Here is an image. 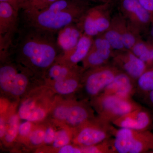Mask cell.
Returning <instances> with one entry per match:
<instances>
[{
	"label": "cell",
	"instance_id": "cell-1",
	"mask_svg": "<svg viewBox=\"0 0 153 153\" xmlns=\"http://www.w3.org/2000/svg\"><path fill=\"white\" fill-rule=\"evenodd\" d=\"M56 33L25 26L20 34L16 48V61L44 79L46 71L62 53Z\"/></svg>",
	"mask_w": 153,
	"mask_h": 153
},
{
	"label": "cell",
	"instance_id": "cell-2",
	"mask_svg": "<svg viewBox=\"0 0 153 153\" xmlns=\"http://www.w3.org/2000/svg\"><path fill=\"white\" fill-rule=\"evenodd\" d=\"M91 4L80 0H57L46 8L23 12L26 26L56 33L63 27L76 24Z\"/></svg>",
	"mask_w": 153,
	"mask_h": 153
},
{
	"label": "cell",
	"instance_id": "cell-3",
	"mask_svg": "<svg viewBox=\"0 0 153 153\" xmlns=\"http://www.w3.org/2000/svg\"><path fill=\"white\" fill-rule=\"evenodd\" d=\"M39 79L41 78L17 62L9 60L1 63L0 87L2 92L6 95L21 97L29 90L33 81Z\"/></svg>",
	"mask_w": 153,
	"mask_h": 153
},
{
	"label": "cell",
	"instance_id": "cell-4",
	"mask_svg": "<svg viewBox=\"0 0 153 153\" xmlns=\"http://www.w3.org/2000/svg\"><path fill=\"white\" fill-rule=\"evenodd\" d=\"M112 1L89 7L76 23L83 34L94 38L102 35L110 26Z\"/></svg>",
	"mask_w": 153,
	"mask_h": 153
},
{
	"label": "cell",
	"instance_id": "cell-5",
	"mask_svg": "<svg viewBox=\"0 0 153 153\" xmlns=\"http://www.w3.org/2000/svg\"><path fill=\"white\" fill-rule=\"evenodd\" d=\"M121 71L112 63L89 68L82 73L81 85L88 95L95 97L102 92Z\"/></svg>",
	"mask_w": 153,
	"mask_h": 153
},
{
	"label": "cell",
	"instance_id": "cell-6",
	"mask_svg": "<svg viewBox=\"0 0 153 153\" xmlns=\"http://www.w3.org/2000/svg\"><path fill=\"white\" fill-rule=\"evenodd\" d=\"M93 103L100 117L108 122H113L124 115L140 107L130 98L103 94L95 97Z\"/></svg>",
	"mask_w": 153,
	"mask_h": 153
},
{
	"label": "cell",
	"instance_id": "cell-7",
	"mask_svg": "<svg viewBox=\"0 0 153 153\" xmlns=\"http://www.w3.org/2000/svg\"><path fill=\"white\" fill-rule=\"evenodd\" d=\"M52 117L56 121L68 126L76 128L92 120V111L86 104L79 102H71L55 105L52 108Z\"/></svg>",
	"mask_w": 153,
	"mask_h": 153
},
{
	"label": "cell",
	"instance_id": "cell-8",
	"mask_svg": "<svg viewBox=\"0 0 153 153\" xmlns=\"http://www.w3.org/2000/svg\"><path fill=\"white\" fill-rule=\"evenodd\" d=\"M92 119L76 128L74 134V143L79 147H87L98 144L109 137L110 128L108 122L100 117Z\"/></svg>",
	"mask_w": 153,
	"mask_h": 153
},
{
	"label": "cell",
	"instance_id": "cell-9",
	"mask_svg": "<svg viewBox=\"0 0 153 153\" xmlns=\"http://www.w3.org/2000/svg\"><path fill=\"white\" fill-rule=\"evenodd\" d=\"M120 13L131 27L141 35L149 32L153 16L140 4L138 0H118Z\"/></svg>",
	"mask_w": 153,
	"mask_h": 153
},
{
	"label": "cell",
	"instance_id": "cell-10",
	"mask_svg": "<svg viewBox=\"0 0 153 153\" xmlns=\"http://www.w3.org/2000/svg\"><path fill=\"white\" fill-rule=\"evenodd\" d=\"M36 91L25 98L19 106L18 115L21 119L31 122L43 120L52 108L51 97L43 93V91Z\"/></svg>",
	"mask_w": 153,
	"mask_h": 153
},
{
	"label": "cell",
	"instance_id": "cell-11",
	"mask_svg": "<svg viewBox=\"0 0 153 153\" xmlns=\"http://www.w3.org/2000/svg\"><path fill=\"white\" fill-rule=\"evenodd\" d=\"M114 51L103 36H97L94 38L90 51L82 61V68L85 70L105 65L112 58Z\"/></svg>",
	"mask_w": 153,
	"mask_h": 153
},
{
	"label": "cell",
	"instance_id": "cell-12",
	"mask_svg": "<svg viewBox=\"0 0 153 153\" xmlns=\"http://www.w3.org/2000/svg\"><path fill=\"white\" fill-rule=\"evenodd\" d=\"M111 59L114 65L132 79H138L147 67L146 63L129 49L114 51Z\"/></svg>",
	"mask_w": 153,
	"mask_h": 153
},
{
	"label": "cell",
	"instance_id": "cell-13",
	"mask_svg": "<svg viewBox=\"0 0 153 153\" xmlns=\"http://www.w3.org/2000/svg\"><path fill=\"white\" fill-rule=\"evenodd\" d=\"M149 114L141 107L122 116L113 122L120 128L137 131L147 130L152 123Z\"/></svg>",
	"mask_w": 153,
	"mask_h": 153
},
{
	"label": "cell",
	"instance_id": "cell-14",
	"mask_svg": "<svg viewBox=\"0 0 153 153\" xmlns=\"http://www.w3.org/2000/svg\"><path fill=\"white\" fill-rule=\"evenodd\" d=\"M19 11L5 2H0V36L13 38L18 30Z\"/></svg>",
	"mask_w": 153,
	"mask_h": 153
},
{
	"label": "cell",
	"instance_id": "cell-15",
	"mask_svg": "<svg viewBox=\"0 0 153 153\" xmlns=\"http://www.w3.org/2000/svg\"><path fill=\"white\" fill-rule=\"evenodd\" d=\"M93 39L94 38L83 33L77 44L72 50L61 53L57 58L71 66H77L87 56L91 48Z\"/></svg>",
	"mask_w": 153,
	"mask_h": 153
},
{
	"label": "cell",
	"instance_id": "cell-16",
	"mask_svg": "<svg viewBox=\"0 0 153 153\" xmlns=\"http://www.w3.org/2000/svg\"><path fill=\"white\" fill-rule=\"evenodd\" d=\"M132 79L127 74L121 71L115 77L102 94L130 98L134 90Z\"/></svg>",
	"mask_w": 153,
	"mask_h": 153
},
{
	"label": "cell",
	"instance_id": "cell-17",
	"mask_svg": "<svg viewBox=\"0 0 153 153\" xmlns=\"http://www.w3.org/2000/svg\"><path fill=\"white\" fill-rule=\"evenodd\" d=\"M83 34L76 24L67 25L57 32V44L62 53L72 50Z\"/></svg>",
	"mask_w": 153,
	"mask_h": 153
},
{
	"label": "cell",
	"instance_id": "cell-18",
	"mask_svg": "<svg viewBox=\"0 0 153 153\" xmlns=\"http://www.w3.org/2000/svg\"><path fill=\"white\" fill-rule=\"evenodd\" d=\"M84 70L77 66H71L57 58L55 62L46 71L44 77V81L47 84L66 78L75 72Z\"/></svg>",
	"mask_w": 153,
	"mask_h": 153
},
{
	"label": "cell",
	"instance_id": "cell-19",
	"mask_svg": "<svg viewBox=\"0 0 153 153\" xmlns=\"http://www.w3.org/2000/svg\"><path fill=\"white\" fill-rule=\"evenodd\" d=\"M84 70L71 74L66 78L48 84L55 93L62 95L74 93L81 86V78Z\"/></svg>",
	"mask_w": 153,
	"mask_h": 153
},
{
	"label": "cell",
	"instance_id": "cell-20",
	"mask_svg": "<svg viewBox=\"0 0 153 153\" xmlns=\"http://www.w3.org/2000/svg\"><path fill=\"white\" fill-rule=\"evenodd\" d=\"M118 26L125 48L131 50L137 41L141 38L140 35L134 31L122 15L116 14Z\"/></svg>",
	"mask_w": 153,
	"mask_h": 153
},
{
	"label": "cell",
	"instance_id": "cell-21",
	"mask_svg": "<svg viewBox=\"0 0 153 153\" xmlns=\"http://www.w3.org/2000/svg\"><path fill=\"white\" fill-rule=\"evenodd\" d=\"M134 130L121 128L115 135L113 143L114 152L119 153H130L133 139Z\"/></svg>",
	"mask_w": 153,
	"mask_h": 153
},
{
	"label": "cell",
	"instance_id": "cell-22",
	"mask_svg": "<svg viewBox=\"0 0 153 153\" xmlns=\"http://www.w3.org/2000/svg\"><path fill=\"white\" fill-rule=\"evenodd\" d=\"M100 35L103 36L108 41L114 51H120L126 49L123 42L115 15L112 17L111 24L109 27Z\"/></svg>",
	"mask_w": 153,
	"mask_h": 153
},
{
	"label": "cell",
	"instance_id": "cell-23",
	"mask_svg": "<svg viewBox=\"0 0 153 153\" xmlns=\"http://www.w3.org/2000/svg\"><path fill=\"white\" fill-rule=\"evenodd\" d=\"M137 80L138 86L143 91L149 92L153 90V62L147 66L144 73Z\"/></svg>",
	"mask_w": 153,
	"mask_h": 153
},
{
	"label": "cell",
	"instance_id": "cell-24",
	"mask_svg": "<svg viewBox=\"0 0 153 153\" xmlns=\"http://www.w3.org/2000/svg\"><path fill=\"white\" fill-rule=\"evenodd\" d=\"M19 119L18 114L13 115L9 118L7 131L4 137L6 143H11L16 139L19 134Z\"/></svg>",
	"mask_w": 153,
	"mask_h": 153
},
{
	"label": "cell",
	"instance_id": "cell-25",
	"mask_svg": "<svg viewBox=\"0 0 153 153\" xmlns=\"http://www.w3.org/2000/svg\"><path fill=\"white\" fill-rule=\"evenodd\" d=\"M57 0H28L27 4L23 12L30 13L41 10Z\"/></svg>",
	"mask_w": 153,
	"mask_h": 153
},
{
	"label": "cell",
	"instance_id": "cell-26",
	"mask_svg": "<svg viewBox=\"0 0 153 153\" xmlns=\"http://www.w3.org/2000/svg\"><path fill=\"white\" fill-rule=\"evenodd\" d=\"M71 137L70 132L66 129H61L57 131L55 140L52 144V147L59 149L70 142Z\"/></svg>",
	"mask_w": 153,
	"mask_h": 153
},
{
	"label": "cell",
	"instance_id": "cell-27",
	"mask_svg": "<svg viewBox=\"0 0 153 153\" xmlns=\"http://www.w3.org/2000/svg\"><path fill=\"white\" fill-rule=\"evenodd\" d=\"M103 142L87 147H80L82 149V153H111L114 152L113 149L109 143H106V141Z\"/></svg>",
	"mask_w": 153,
	"mask_h": 153
},
{
	"label": "cell",
	"instance_id": "cell-28",
	"mask_svg": "<svg viewBox=\"0 0 153 153\" xmlns=\"http://www.w3.org/2000/svg\"><path fill=\"white\" fill-rule=\"evenodd\" d=\"M29 141L34 146H38L44 143L45 129L38 128L32 130L29 136Z\"/></svg>",
	"mask_w": 153,
	"mask_h": 153
},
{
	"label": "cell",
	"instance_id": "cell-29",
	"mask_svg": "<svg viewBox=\"0 0 153 153\" xmlns=\"http://www.w3.org/2000/svg\"><path fill=\"white\" fill-rule=\"evenodd\" d=\"M32 122L25 120V121L19 125L18 134L22 137H28L32 131Z\"/></svg>",
	"mask_w": 153,
	"mask_h": 153
},
{
	"label": "cell",
	"instance_id": "cell-30",
	"mask_svg": "<svg viewBox=\"0 0 153 153\" xmlns=\"http://www.w3.org/2000/svg\"><path fill=\"white\" fill-rule=\"evenodd\" d=\"M57 131L53 127L47 126L45 129L44 143L47 145L52 144L56 137Z\"/></svg>",
	"mask_w": 153,
	"mask_h": 153
},
{
	"label": "cell",
	"instance_id": "cell-31",
	"mask_svg": "<svg viewBox=\"0 0 153 153\" xmlns=\"http://www.w3.org/2000/svg\"><path fill=\"white\" fill-rule=\"evenodd\" d=\"M28 0H0V2H5L10 4L17 10L19 11L24 10L27 4Z\"/></svg>",
	"mask_w": 153,
	"mask_h": 153
},
{
	"label": "cell",
	"instance_id": "cell-32",
	"mask_svg": "<svg viewBox=\"0 0 153 153\" xmlns=\"http://www.w3.org/2000/svg\"><path fill=\"white\" fill-rule=\"evenodd\" d=\"M58 153H82L80 147L68 144L65 145L58 149Z\"/></svg>",
	"mask_w": 153,
	"mask_h": 153
},
{
	"label": "cell",
	"instance_id": "cell-33",
	"mask_svg": "<svg viewBox=\"0 0 153 153\" xmlns=\"http://www.w3.org/2000/svg\"><path fill=\"white\" fill-rule=\"evenodd\" d=\"M152 42V44L150 48L147 52L139 57L141 60L146 63V66L149 65L153 62V42Z\"/></svg>",
	"mask_w": 153,
	"mask_h": 153
},
{
	"label": "cell",
	"instance_id": "cell-34",
	"mask_svg": "<svg viewBox=\"0 0 153 153\" xmlns=\"http://www.w3.org/2000/svg\"><path fill=\"white\" fill-rule=\"evenodd\" d=\"M143 7L153 16V0H138Z\"/></svg>",
	"mask_w": 153,
	"mask_h": 153
},
{
	"label": "cell",
	"instance_id": "cell-35",
	"mask_svg": "<svg viewBox=\"0 0 153 153\" xmlns=\"http://www.w3.org/2000/svg\"><path fill=\"white\" fill-rule=\"evenodd\" d=\"M6 123V121L1 117L0 118V137L3 138L6 134L7 125Z\"/></svg>",
	"mask_w": 153,
	"mask_h": 153
},
{
	"label": "cell",
	"instance_id": "cell-36",
	"mask_svg": "<svg viewBox=\"0 0 153 153\" xmlns=\"http://www.w3.org/2000/svg\"><path fill=\"white\" fill-rule=\"evenodd\" d=\"M82 1L85 2L89 3L91 4L92 3H96V4H100V3L112 1L111 0H80Z\"/></svg>",
	"mask_w": 153,
	"mask_h": 153
},
{
	"label": "cell",
	"instance_id": "cell-37",
	"mask_svg": "<svg viewBox=\"0 0 153 153\" xmlns=\"http://www.w3.org/2000/svg\"><path fill=\"white\" fill-rule=\"evenodd\" d=\"M149 32V41L153 42V22L151 25Z\"/></svg>",
	"mask_w": 153,
	"mask_h": 153
},
{
	"label": "cell",
	"instance_id": "cell-38",
	"mask_svg": "<svg viewBox=\"0 0 153 153\" xmlns=\"http://www.w3.org/2000/svg\"><path fill=\"white\" fill-rule=\"evenodd\" d=\"M149 97L150 100L152 103L153 104V90L150 91L149 94Z\"/></svg>",
	"mask_w": 153,
	"mask_h": 153
},
{
	"label": "cell",
	"instance_id": "cell-39",
	"mask_svg": "<svg viewBox=\"0 0 153 153\" xmlns=\"http://www.w3.org/2000/svg\"><path fill=\"white\" fill-rule=\"evenodd\" d=\"M113 1H118V0H113Z\"/></svg>",
	"mask_w": 153,
	"mask_h": 153
},
{
	"label": "cell",
	"instance_id": "cell-40",
	"mask_svg": "<svg viewBox=\"0 0 153 153\" xmlns=\"http://www.w3.org/2000/svg\"><path fill=\"white\" fill-rule=\"evenodd\" d=\"M152 152L153 153V151H152Z\"/></svg>",
	"mask_w": 153,
	"mask_h": 153
},
{
	"label": "cell",
	"instance_id": "cell-41",
	"mask_svg": "<svg viewBox=\"0 0 153 153\" xmlns=\"http://www.w3.org/2000/svg\"><path fill=\"white\" fill-rule=\"evenodd\" d=\"M111 1H113V0H111Z\"/></svg>",
	"mask_w": 153,
	"mask_h": 153
}]
</instances>
